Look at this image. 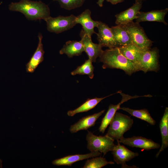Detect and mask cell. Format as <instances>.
Masks as SVG:
<instances>
[{"instance_id": "1", "label": "cell", "mask_w": 168, "mask_h": 168, "mask_svg": "<svg viewBox=\"0 0 168 168\" xmlns=\"http://www.w3.org/2000/svg\"><path fill=\"white\" fill-rule=\"evenodd\" d=\"M103 69L109 68L123 70L128 75L139 71L137 63L128 59L119 52L118 48H109L103 51L99 57Z\"/></svg>"}, {"instance_id": "2", "label": "cell", "mask_w": 168, "mask_h": 168, "mask_svg": "<svg viewBox=\"0 0 168 168\" xmlns=\"http://www.w3.org/2000/svg\"><path fill=\"white\" fill-rule=\"evenodd\" d=\"M9 9L21 13L30 20H45L50 16L49 7L41 1L21 0L19 2H12L9 6Z\"/></svg>"}, {"instance_id": "3", "label": "cell", "mask_w": 168, "mask_h": 168, "mask_svg": "<svg viewBox=\"0 0 168 168\" xmlns=\"http://www.w3.org/2000/svg\"><path fill=\"white\" fill-rule=\"evenodd\" d=\"M133 123L132 119L128 116L116 112L109 124L106 134L119 142L125 133L130 130Z\"/></svg>"}, {"instance_id": "4", "label": "cell", "mask_w": 168, "mask_h": 168, "mask_svg": "<svg viewBox=\"0 0 168 168\" xmlns=\"http://www.w3.org/2000/svg\"><path fill=\"white\" fill-rule=\"evenodd\" d=\"M123 26L129 33L132 44L142 50L151 48L153 42L148 38L139 23L132 21Z\"/></svg>"}, {"instance_id": "5", "label": "cell", "mask_w": 168, "mask_h": 168, "mask_svg": "<svg viewBox=\"0 0 168 168\" xmlns=\"http://www.w3.org/2000/svg\"><path fill=\"white\" fill-rule=\"evenodd\" d=\"M87 148L91 152L98 151L104 156L109 151H112L115 145L114 140L106 134L104 136H96L91 132L88 131L86 135Z\"/></svg>"}, {"instance_id": "6", "label": "cell", "mask_w": 168, "mask_h": 168, "mask_svg": "<svg viewBox=\"0 0 168 168\" xmlns=\"http://www.w3.org/2000/svg\"><path fill=\"white\" fill-rule=\"evenodd\" d=\"M159 51L157 48L143 51L137 64L139 71L157 72L160 69Z\"/></svg>"}, {"instance_id": "7", "label": "cell", "mask_w": 168, "mask_h": 168, "mask_svg": "<svg viewBox=\"0 0 168 168\" xmlns=\"http://www.w3.org/2000/svg\"><path fill=\"white\" fill-rule=\"evenodd\" d=\"M76 18V16L73 15L59 16L56 17L50 16L45 21L49 31L58 34L70 29L77 24Z\"/></svg>"}, {"instance_id": "8", "label": "cell", "mask_w": 168, "mask_h": 168, "mask_svg": "<svg viewBox=\"0 0 168 168\" xmlns=\"http://www.w3.org/2000/svg\"><path fill=\"white\" fill-rule=\"evenodd\" d=\"M97 27L98 29V33L96 34L99 44L102 47H107L109 48L119 47L114 39L111 28L107 25L99 21Z\"/></svg>"}, {"instance_id": "9", "label": "cell", "mask_w": 168, "mask_h": 168, "mask_svg": "<svg viewBox=\"0 0 168 168\" xmlns=\"http://www.w3.org/2000/svg\"><path fill=\"white\" fill-rule=\"evenodd\" d=\"M120 94L122 96V99L121 101L117 105H114L113 104H110L109 105L107 112L102 120L101 124L99 128V130L100 132L103 133H104L106 129L113 119L115 114L118 110L119 109L121 105L123 103L131 99L136 98L140 97H152V96L150 95L142 96L136 95L132 96L124 94L122 92L120 93Z\"/></svg>"}, {"instance_id": "10", "label": "cell", "mask_w": 168, "mask_h": 168, "mask_svg": "<svg viewBox=\"0 0 168 168\" xmlns=\"http://www.w3.org/2000/svg\"><path fill=\"white\" fill-rule=\"evenodd\" d=\"M80 36L84 47V51L87 54L89 59L92 62H95L97 58L100 57L103 51L102 47L99 44L93 43L91 37L86 34L82 30L80 32Z\"/></svg>"}, {"instance_id": "11", "label": "cell", "mask_w": 168, "mask_h": 168, "mask_svg": "<svg viewBox=\"0 0 168 168\" xmlns=\"http://www.w3.org/2000/svg\"><path fill=\"white\" fill-rule=\"evenodd\" d=\"M119 142L132 147H136L148 150L160 147V144L152 140L140 136H133L127 138L124 137L120 139Z\"/></svg>"}, {"instance_id": "12", "label": "cell", "mask_w": 168, "mask_h": 168, "mask_svg": "<svg viewBox=\"0 0 168 168\" xmlns=\"http://www.w3.org/2000/svg\"><path fill=\"white\" fill-rule=\"evenodd\" d=\"M111 151L114 161L117 164H120L122 168H130L126 162L139 155L138 153L132 152L123 145H120L119 142L115 145Z\"/></svg>"}, {"instance_id": "13", "label": "cell", "mask_w": 168, "mask_h": 168, "mask_svg": "<svg viewBox=\"0 0 168 168\" xmlns=\"http://www.w3.org/2000/svg\"><path fill=\"white\" fill-rule=\"evenodd\" d=\"M142 2L135 1L131 7L115 15L117 25H124L136 19L137 15L142 7Z\"/></svg>"}, {"instance_id": "14", "label": "cell", "mask_w": 168, "mask_h": 168, "mask_svg": "<svg viewBox=\"0 0 168 168\" xmlns=\"http://www.w3.org/2000/svg\"><path fill=\"white\" fill-rule=\"evenodd\" d=\"M91 12L89 9L85 10L81 14L76 16V23L80 24L84 32L90 37L93 34H96L94 28L97 27L99 21H95L91 17Z\"/></svg>"}, {"instance_id": "15", "label": "cell", "mask_w": 168, "mask_h": 168, "mask_svg": "<svg viewBox=\"0 0 168 168\" xmlns=\"http://www.w3.org/2000/svg\"><path fill=\"white\" fill-rule=\"evenodd\" d=\"M168 12L166 8L161 10H152L144 12H140L138 14V18L136 19V22L139 23L144 21H156L162 22L165 25L167 23L165 20V16Z\"/></svg>"}, {"instance_id": "16", "label": "cell", "mask_w": 168, "mask_h": 168, "mask_svg": "<svg viewBox=\"0 0 168 168\" xmlns=\"http://www.w3.org/2000/svg\"><path fill=\"white\" fill-rule=\"evenodd\" d=\"M38 37L39 42L37 49L26 65V70L28 72H33L38 66L44 59V52L42 43L43 36L42 34L39 33Z\"/></svg>"}, {"instance_id": "17", "label": "cell", "mask_w": 168, "mask_h": 168, "mask_svg": "<svg viewBox=\"0 0 168 168\" xmlns=\"http://www.w3.org/2000/svg\"><path fill=\"white\" fill-rule=\"evenodd\" d=\"M105 111L103 110L98 113L82 118L77 123L71 126L70 132L74 133L80 130H86L94 126L96 120Z\"/></svg>"}, {"instance_id": "18", "label": "cell", "mask_w": 168, "mask_h": 168, "mask_svg": "<svg viewBox=\"0 0 168 168\" xmlns=\"http://www.w3.org/2000/svg\"><path fill=\"white\" fill-rule=\"evenodd\" d=\"M98 151L91 152V153L85 154H76L68 155L64 157L56 159L52 163L57 166H71L72 164L77 161L82 160L89 158L96 157L100 155Z\"/></svg>"}, {"instance_id": "19", "label": "cell", "mask_w": 168, "mask_h": 168, "mask_svg": "<svg viewBox=\"0 0 168 168\" xmlns=\"http://www.w3.org/2000/svg\"><path fill=\"white\" fill-rule=\"evenodd\" d=\"M111 28L119 47L132 44L130 35L123 25H118Z\"/></svg>"}, {"instance_id": "20", "label": "cell", "mask_w": 168, "mask_h": 168, "mask_svg": "<svg viewBox=\"0 0 168 168\" xmlns=\"http://www.w3.org/2000/svg\"><path fill=\"white\" fill-rule=\"evenodd\" d=\"M84 51V47L81 40H69L66 42L59 51V54H66L68 57L71 58L81 55Z\"/></svg>"}, {"instance_id": "21", "label": "cell", "mask_w": 168, "mask_h": 168, "mask_svg": "<svg viewBox=\"0 0 168 168\" xmlns=\"http://www.w3.org/2000/svg\"><path fill=\"white\" fill-rule=\"evenodd\" d=\"M161 137V146L156 154V157H158L160 153L168 146V108H165L163 115L159 124Z\"/></svg>"}, {"instance_id": "22", "label": "cell", "mask_w": 168, "mask_h": 168, "mask_svg": "<svg viewBox=\"0 0 168 168\" xmlns=\"http://www.w3.org/2000/svg\"><path fill=\"white\" fill-rule=\"evenodd\" d=\"M118 48L123 56L137 64L143 51L133 44Z\"/></svg>"}, {"instance_id": "23", "label": "cell", "mask_w": 168, "mask_h": 168, "mask_svg": "<svg viewBox=\"0 0 168 168\" xmlns=\"http://www.w3.org/2000/svg\"><path fill=\"white\" fill-rule=\"evenodd\" d=\"M113 94H110L107 96L102 97H95L93 99H88L82 105L77 109L72 110H69L67 112V114L70 116H72L77 113L86 112L94 107L101 100L105 98L110 96Z\"/></svg>"}, {"instance_id": "24", "label": "cell", "mask_w": 168, "mask_h": 168, "mask_svg": "<svg viewBox=\"0 0 168 168\" xmlns=\"http://www.w3.org/2000/svg\"><path fill=\"white\" fill-rule=\"evenodd\" d=\"M119 109L126 111L132 116L146 121L151 125H154L156 124V121L147 109L135 110L125 107H120Z\"/></svg>"}, {"instance_id": "25", "label": "cell", "mask_w": 168, "mask_h": 168, "mask_svg": "<svg viewBox=\"0 0 168 168\" xmlns=\"http://www.w3.org/2000/svg\"><path fill=\"white\" fill-rule=\"evenodd\" d=\"M92 61L89 59L86 60L84 63L78 66L71 72L72 75H87L89 78L92 79L93 77L94 67L92 64Z\"/></svg>"}, {"instance_id": "26", "label": "cell", "mask_w": 168, "mask_h": 168, "mask_svg": "<svg viewBox=\"0 0 168 168\" xmlns=\"http://www.w3.org/2000/svg\"><path fill=\"white\" fill-rule=\"evenodd\" d=\"M114 164V162L108 161L103 157H96L87 160L83 168H100L108 164Z\"/></svg>"}, {"instance_id": "27", "label": "cell", "mask_w": 168, "mask_h": 168, "mask_svg": "<svg viewBox=\"0 0 168 168\" xmlns=\"http://www.w3.org/2000/svg\"><path fill=\"white\" fill-rule=\"evenodd\" d=\"M58 2L61 7L68 10L82 6L86 0H53Z\"/></svg>"}, {"instance_id": "28", "label": "cell", "mask_w": 168, "mask_h": 168, "mask_svg": "<svg viewBox=\"0 0 168 168\" xmlns=\"http://www.w3.org/2000/svg\"><path fill=\"white\" fill-rule=\"evenodd\" d=\"M107 2H110L112 4L115 5L123 2L124 0H106Z\"/></svg>"}, {"instance_id": "29", "label": "cell", "mask_w": 168, "mask_h": 168, "mask_svg": "<svg viewBox=\"0 0 168 168\" xmlns=\"http://www.w3.org/2000/svg\"><path fill=\"white\" fill-rule=\"evenodd\" d=\"M105 0H98L97 4L100 7H102L103 6V3Z\"/></svg>"}, {"instance_id": "30", "label": "cell", "mask_w": 168, "mask_h": 168, "mask_svg": "<svg viewBox=\"0 0 168 168\" xmlns=\"http://www.w3.org/2000/svg\"><path fill=\"white\" fill-rule=\"evenodd\" d=\"M146 0H135V1H138V2H142V1H146Z\"/></svg>"}]
</instances>
